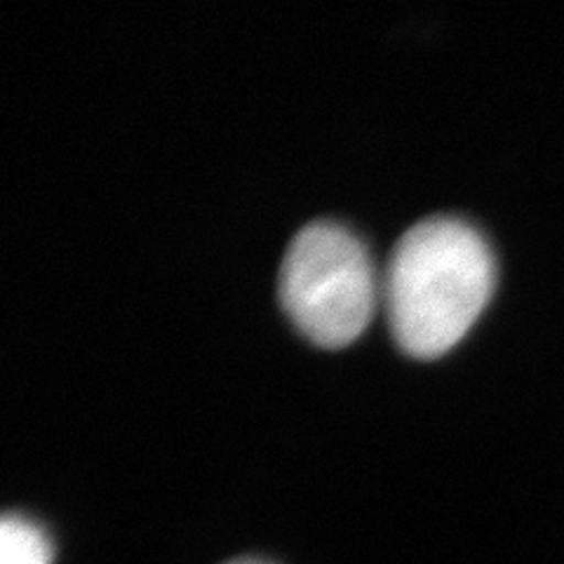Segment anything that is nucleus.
<instances>
[{
  "mask_svg": "<svg viewBox=\"0 0 564 564\" xmlns=\"http://www.w3.org/2000/svg\"><path fill=\"white\" fill-rule=\"evenodd\" d=\"M55 549L45 529L22 513L0 522V564H52Z\"/></svg>",
  "mask_w": 564,
  "mask_h": 564,
  "instance_id": "obj_3",
  "label": "nucleus"
},
{
  "mask_svg": "<svg viewBox=\"0 0 564 564\" xmlns=\"http://www.w3.org/2000/svg\"><path fill=\"white\" fill-rule=\"evenodd\" d=\"M494 280L489 245L468 221L435 215L410 226L388 257L381 282L398 346L414 358L443 356L478 321Z\"/></svg>",
  "mask_w": 564,
  "mask_h": 564,
  "instance_id": "obj_1",
  "label": "nucleus"
},
{
  "mask_svg": "<svg viewBox=\"0 0 564 564\" xmlns=\"http://www.w3.org/2000/svg\"><path fill=\"white\" fill-rule=\"evenodd\" d=\"M375 261L365 242L337 221H311L280 267V302L313 344L341 348L369 325L379 299Z\"/></svg>",
  "mask_w": 564,
  "mask_h": 564,
  "instance_id": "obj_2",
  "label": "nucleus"
},
{
  "mask_svg": "<svg viewBox=\"0 0 564 564\" xmlns=\"http://www.w3.org/2000/svg\"><path fill=\"white\" fill-rule=\"evenodd\" d=\"M228 564H271V562H263V560H236V562H228Z\"/></svg>",
  "mask_w": 564,
  "mask_h": 564,
  "instance_id": "obj_4",
  "label": "nucleus"
}]
</instances>
